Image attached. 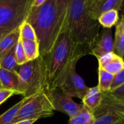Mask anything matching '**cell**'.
Masks as SVG:
<instances>
[{
	"label": "cell",
	"instance_id": "obj_1",
	"mask_svg": "<svg viewBox=\"0 0 124 124\" xmlns=\"http://www.w3.org/2000/svg\"><path fill=\"white\" fill-rule=\"evenodd\" d=\"M69 4L70 0H46L40 7H31L25 21L36 33L41 57L50 52L65 30Z\"/></svg>",
	"mask_w": 124,
	"mask_h": 124
},
{
	"label": "cell",
	"instance_id": "obj_2",
	"mask_svg": "<svg viewBox=\"0 0 124 124\" xmlns=\"http://www.w3.org/2000/svg\"><path fill=\"white\" fill-rule=\"evenodd\" d=\"M100 28L89 12L88 0H70L65 29L78 54H91Z\"/></svg>",
	"mask_w": 124,
	"mask_h": 124
},
{
	"label": "cell",
	"instance_id": "obj_3",
	"mask_svg": "<svg viewBox=\"0 0 124 124\" xmlns=\"http://www.w3.org/2000/svg\"><path fill=\"white\" fill-rule=\"evenodd\" d=\"M81 57L65 29L59 36L50 52L42 57L46 73V94L49 97L62 84L73 62Z\"/></svg>",
	"mask_w": 124,
	"mask_h": 124
},
{
	"label": "cell",
	"instance_id": "obj_4",
	"mask_svg": "<svg viewBox=\"0 0 124 124\" xmlns=\"http://www.w3.org/2000/svg\"><path fill=\"white\" fill-rule=\"evenodd\" d=\"M19 92L24 98L39 92L46 93V73L44 62L39 56L36 60L28 61L19 66Z\"/></svg>",
	"mask_w": 124,
	"mask_h": 124
},
{
	"label": "cell",
	"instance_id": "obj_5",
	"mask_svg": "<svg viewBox=\"0 0 124 124\" xmlns=\"http://www.w3.org/2000/svg\"><path fill=\"white\" fill-rule=\"evenodd\" d=\"M32 0H0V41L26 20Z\"/></svg>",
	"mask_w": 124,
	"mask_h": 124
},
{
	"label": "cell",
	"instance_id": "obj_6",
	"mask_svg": "<svg viewBox=\"0 0 124 124\" xmlns=\"http://www.w3.org/2000/svg\"><path fill=\"white\" fill-rule=\"evenodd\" d=\"M54 108L50 97L44 92L27 97L12 124L24 120H38L51 117L54 114Z\"/></svg>",
	"mask_w": 124,
	"mask_h": 124
},
{
	"label": "cell",
	"instance_id": "obj_7",
	"mask_svg": "<svg viewBox=\"0 0 124 124\" xmlns=\"http://www.w3.org/2000/svg\"><path fill=\"white\" fill-rule=\"evenodd\" d=\"M94 124H116L124 118V102L113 98L110 92H104L102 101L93 113Z\"/></svg>",
	"mask_w": 124,
	"mask_h": 124
},
{
	"label": "cell",
	"instance_id": "obj_8",
	"mask_svg": "<svg viewBox=\"0 0 124 124\" xmlns=\"http://www.w3.org/2000/svg\"><path fill=\"white\" fill-rule=\"evenodd\" d=\"M78 60H76L73 62L65 78L59 89L62 91L65 95L70 98L78 97L83 100L89 91V87L86 85L84 79L76 73V67Z\"/></svg>",
	"mask_w": 124,
	"mask_h": 124
},
{
	"label": "cell",
	"instance_id": "obj_9",
	"mask_svg": "<svg viewBox=\"0 0 124 124\" xmlns=\"http://www.w3.org/2000/svg\"><path fill=\"white\" fill-rule=\"evenodd\" d=\"M53 108L54 110L62 112L68 115L70 118L74 117L84 108V105L78 104L75 102L72 98L65 95L64 94H60L55 91H53L49 96Z\"/></svg>",
	"mask_w": 124,
	"mask_h": 124
},
{
	"label": "cell",
	"instance_id": "obj_10",
	"mask_svg": "<svg viewBox=\"0 0 124 124\" xmlns=\"http://www.w3.org/2000/svg\"><path fill=\"white\" fill-rule=\"evenodd\" d=\"M110 52H114L112 29L103 28L91 49V54L95 56L98 59L102 55Z\"/></svg>",
	"mask_w": 124,
	"mask_h": 124
},
{
	"label": "cell",
	"instance_id": "obj_11",
	"mask_svg": "<svg viewBox=\"0 0 124 124\" xmlns=\"http://www.w3.org/2000/svg\"><path fill=\"white\" fill-rule=\"evenodd\" d=\"M122 0H88V9L93 18L98 20L100 16L112 9L119 11Z\"/></svg>",
	"mask_w": 124,
	"mask_h": 124
},
{
	"label": "cell",
	"instance_id": "obj_12",
	"mask_svg": "<svg viewBox=\"0 0 124 124\" xmlns=\"http://www.w3.org/2000/svg\"><path fill=\"white\" fill-rule=\"evenodd\" d=\"M97 60L99 68L113 75L118 73L124 69V59L117 55L115 52L105 54Z\"/></svg>",
	"mask_w": 124,
	"mask_h": 124
},
{
	"label": "cell",
	"instance_id": "obj_13",
	"mask_svg": "<svg viewBox=\"0 0 124 124\" xmlns=\"http://www.w3.org/2000/svg\"><path fill=\"white\" fill-rule=\"evenodd\" d=\"M0 82L2 89L14 91L16 94H20L19 92L20 79L17 73L0 68Z\"/></svg>",
	"mask_w": 124,
	"mask_h": 124
},
{
	"label": "cell",
	"instance_id": "obj_14",
	"mask_svg": "<svg viewBox=\"0 0 124 124\" xmlns=\"http://www.w3.org/2000/svg\"><path fill=\"white\" fill-rule=\"evenodd\" d=\"M104 92H101L97 86L89 89L86 94L82 100L83 105L92 113L97 110L103 99Z\"/></svg>",
	"mask_w": 124,
	"mask_h": 124
},
{
	"label": "cell",
	"instance_id": "obj_15",
	"mask_svg": "<svg viewBox=\"0 0 124 124\" xmlns=\"http://www.w3.org/2000/svg\"><path fill=\"white\" fill-rule=\"evenodd\" d=\"M20 37V27L15 29L0 41V63L2 59L16 46Z\"/></svg>",
	"mask_w": 124,
	"mask_h": 124
},
{
	"label": "cell",
	"instance_id": "obj_16",
	"mask_svg": "<svg viewBox=\"0 0 124 124\" xmlns=\"http://www.w3.org/2000/svg\"><path fill=\"white\" fill-rule=\"evenodd\" d=\"M114 42V52L121 57H124V19L120 17L118 23L116 25Z\"/></svg>",
	"mask_w": 124,
	"mask_h": 124
},
{
	"label": "cell",
	"instance_id": "obj_17",
	"mask_svg": "<svg viewBox=\"0 0 124 124\" xmlns=\"http://www.w3.org/2000/svg\"><path fill=\"white\" fill-rule=\"evenodd\" d=\"M120 20V13L118 10L112 9L102 14L98 18V22L103 28H111L116 25Z\"/></svg>",
	"mask_w": 124,
	"mask_h": 124
},
{
	"label": "cell",
	"instance_id": "obj_18",
	"mask_svg": "<svg viewBox=\"0 0 124 124\" xmlns=\"http://www.w3.org/2000/svg\"><path fill=\"white\" fill-rule=\"evenodd\" d=\"M95 118L93 113L84 105L79 113L70 118L68 124H94Z\"/></svg>",
	"mask_w": 124,
	"mask_h": 124
},
{
	"label": "cell",
	"instance_id": "obj_19",
	"mask_svg": "<svg viewBox=\"0 0 124 124\" xmlns=\"http://www.w3.org/2000/svg\"><path fill=\"white\" fill-rule=\"evenodd\" d=\"M21 40L28 61L36 60L40 56L39 44L37 41L26 40L23 39H21Z\"/></svg>",
	"mask_w": 124,
	"mask_h": 124
},
{
	"label": "cell",
	"instance_id": "obj_20",
	"mask_svg": "<svg viewBox=\"0 0 124 124\" xmlns=\"http://www.w3.org/2000/svg\"><path fill=\"white\" fill-rule=\"evenodd\" d=\"M98 76H99V82H98L97 87L99 88V89L102 92H110L114 75L105 71L101 68H99Z\"/></svg>",
	"mask_w": 124,
	"mask_h": 124
},
{
	"label": "cell",
	"instance_id": "obj_21",
	"mask_svg": "<svg viewBox=\"0 0 124 124\" xmlns=\"http://www.w3.org/2000/svg\"><path fill=\"white\" fill-rule=\"evenodd\" d=\"M0 68L12 72H18L19 65L15 58V46L2 59L0 63Z\"/></svg>",
	"mask_w": 124,
	"mask_h": 124
},
{
	"label": "cell",
	"instance_id": "obj_22",
	"mask_svg": "<svg viewBox=\"0 0 124 124\" xmlns=\"http://www.w3.org/2000/svg\"><path fill=\"white\" fill-rule=\"evenodd\" d=\"M26 99L27 98L23 97L22 100H20L19 102L15 105L10 109H9L4 114L0 116V124H12L13 119L17 115L20 109L21 108V107L25 102Z\"/></svg>",
	"mask_w": 124,
	"mask_h": 124
},
{
	"label": "cell",
	"instance_id": "obj_23",
	"mask_svg": "<svg viewBox=\"0 0 124 124\" xmlns=\"http://www.w3.org/2000/svg\"><path fill=\"white\" fill-rule=\"evenodd\" d=\"M20 38L26 40L37 41L36 35L33 27L26 21L20 26Z\"/></svg>",
	"mask_w": 124,
	"mask_h": 124
},
{
	"label": "cell",
	"instance_id": "obj_24",
	"mask_svg": "<svg viewBox=\"0 0 124 124\" xmlns=\"http://www.w3.org/2000/svg\"><path fill=\"white\" fill-rule=\"evenodd\" d=\"M15 58H16L17 63L19 66L22 65L28 62V59L25 56L23 46L22 44V40H21L20 37L19 39L17 44L15 46Z\"/></svg>",
	"mask_w": 124,
	"mask_h": 124
},
{
	"label": "cell",
	"instance_id": "obj_25",
	"mask_svg": "<svg viewBox=\"0 0 124 124\" xmlns=\"http://www.w3.org/2000/svg\"><path fill=\"white\" fill-rule=\"evenodd\" d=\"M123 84H124V69L122 70L121 72H119L118 73L114 75L110 92L113 91L114 89L118 88Z\"/></svg>",
	"mask_w": 124,
	"mask_h": 124
},
{
	"label": "cell",
	"instance_id": "obj_26",
	"mask_svg": "<svg viewBox=\"0 0 124 124\" xmlns=\"http://www.w3.org/2000/svg\"><path fill=\"white\" fill-rule=\"evenodd\" d=\"M111 96L119 102H124V84L114 89L113 91L109 92Z\"/></svg>",
	"mask_w": 124,
	"mask_h": 124
},
{
	"label": "cell",
	"instance_id": "obj_27",
	"mask_svg": "<svg viewBox=\"0 0 124 124\" xmlns=\"http://www.w3.org/2000/svg\"><path fill=\"white\" fill-rule=\"evenodd\" d=\"M16 94L14 91L7 90L4 89H0V105H1L4 101H6L11 96Z\"/></svg>",
	"mask_w": 124,
	"mask_h": 124
},
{
	"label": "cell",
	"instance_id": "obj_28",
	"mask_svg": "<svg viewBox=\"0 0 124 124\" xmlns=\"http://www.w3.org/2000/svg\"><path fill=\"white\" fill-rule=\"evenodd\" d=\"M46 0H32L31 7H38L41 6L43 4H44Z\"/></svg>",
	"mask_w": 124,
	"mask_h": 124
},
{
	"label": "cell",
	"instance_id": "obj_29",
	"mask_svg": "<svg viewBox=\"0 0 124 124\" xmlns=\"http://www.w3.org/2000/svg\"><path fill=\"white\" fill-rule=\"evenodd\" d=\"M36 121V120H24V121H18V122L13 124H33Z\"/></svg>",
	"mask_w": 124,
	"mask_h": 124
},
{
	"label": "cell",
	"instance_id": "obj_30",
	"mask_svg": "<svg viewBox=\"0 0 124 124\" xmlns=\"http://www.w3.org/2000/svg\"><path fill=\"white\" fill-rule=\"evenodd\" d=\"M119 12H121V15H120V17L124 19V0H122V3H121V7L119 9Z\"/></svg>",
	"mask_w": 124,
	"mask_h": 124
},
{
	"label": "cell",
	"instance_id": "obj_31",
	"mask_svg": "<svg viewBox=\"0 0 124 124\" xmlns=\"http://www.w3.org/2000/svg\"><path fill=\"white\" fill-rule=\"evenodd\" d=\"M116 124H124V118H122L121 120H120L118 122H117Z\"/></svg>",
	"mask_w": 124,
	"mask_h": 124
},
{
	"label": "cell",
	"instance_id": "obj_32",
	"mask_svg": "<svg viewBox=\"0 0 124 124\" xmlns=\"http://www.w3.org/2000/svg\"><path fill=\"white\" fill-rule=\"evenodd\" d=\"M2 87H1V82H0V89H1Z\"/></svg>",
	"mask_w": 124,
	"mask_h": 124
}]
</instances>
